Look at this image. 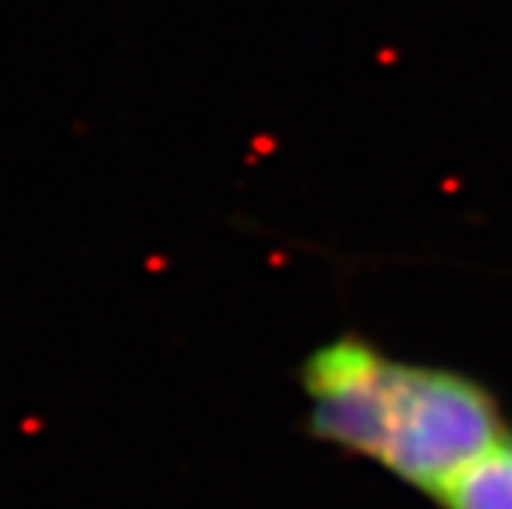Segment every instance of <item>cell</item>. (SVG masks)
I'll return each instance as SVG.
<instances>
[{
	"label": "cell",
	"instance_id": "6da1fadb",
	"mask_svg": "<svg viewBox=\"0 0 512 509\" xmlns=\"http://www.w3.org/2000/svg\"><path fill=\"white\" fill-rule=\"evenodd\" d=\"M307 433L439 497L463 470L512 439L503 408L476 378L405 362L362 335H338L298 368Z\"/></svg>",
	"mask_w": 512,
	"mask_h": 509
},
{
	"label": "cell",
	"instance_id": "7a4b0ae2",
	"mask_svg": "<svg viewBox=\"0 0 512 509\" xmlns=\"http://www.w3.org/2000/svg\"><path fill=\"white\" fill-rule=\"evenodd\" d=\"M436 503L442 509H512V439L463 470Z\"/></svg>",
	"mask_w": 512,
	"mask_h": 509
}]
</instances>
